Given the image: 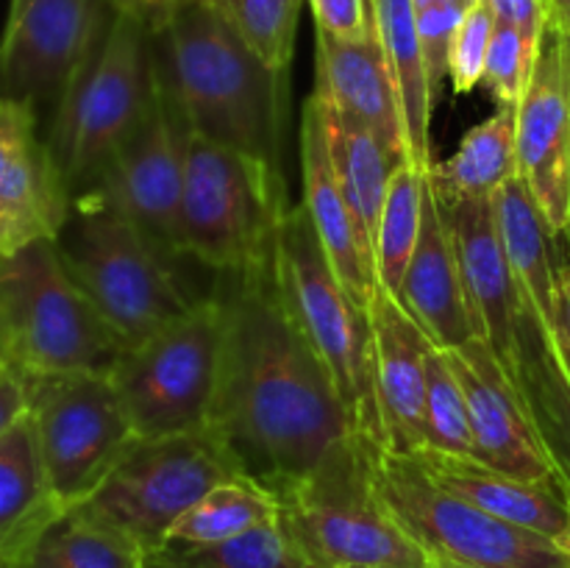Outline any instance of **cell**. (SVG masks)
Returning a JSON list of instances; mask_svg holds the SVG:
<instances>
[{"label": "cell", "mask_w": 570, "mask_h": 568, "mask_svg": "<svg viewBox=\"0 0 570 568\" xmlns=\"http://www.w3.org/2000/svg\"><path fill=\"white\" fill-rule=\"evenodd\" d=\"M273 262V256H271ZM220 276V382L209 427L267 490L321 466L356 434L332 376L295 326L273 265Z\"/></svg>", "instance_id": "6da1fadb"}, {"label": "cell", "mask_w": 570, "mask_h": 568, "mask_svg": "<svg viewBox=\"0 0 570 568\" xmlns=\"http://www.w3.org/2000/svg\"><path fill=\"white\" fill-rule=\"evenodd\" d=\"M154 53L189 131L282 170L284 76L243 42L215 0H176Z\"/></svg>", "instance_id": "7a4b0ae2"}, {"label": "cell", "mask_w": 570, "mask_h": 568, "mask_svg": "<svg viewBox=\"0 0 570 568\" xmlns=\"http://www.w3.org/2000/svg\"><path fill=\"white\" fill-rule=\"evenodd\" d=\"M128 345L61 262L53 239L0 256V356L20 376H111Z\"/></svg>", "instance_id": "3957f363"}, {"label": "cell", "mask_w": 570, "mask_h": 568, "mask_svg": "<svg viewBox=\"0 0 570 568\" xmlns=\"http://www.w3.org/2000/svg\"><path fill=\"white\" fill-rule=\"evenodd\" d=\"M156 84L154 31L106 3L95 37L53 111L48 143L72 198L131 134Z\"/></svg>", "instance_id": "277c9868"}, {"label": "cell", "mask_w": 570, "mask_h": 568, "mask_svg": "<svg viewBox=\"0 0 570 568\" xmlns=\"http://www.w3.org/2000/svg\"><path fill=\"white\" fill-rule=\"evenodd\" d=\"M61 262L122 343H142L195 306L176 259L92 195H76L53 239Z\"/></svg>", "instance_id": "5b68a950"}, {"label": "cell", "mask_w": 570, "mask_h": 568, "mask_svg": "<svg viewBox=\"0 0 570 568\" xmlns=\"http://www.w3.org/2000/svg\"><path fill=\"white\" fill-rule=\"evenodd\" d=\"M373 445L360 432L351 434L321 466L273 490L278 523L301 557L328 568L426 560L379 496Z\"/></svg>", "instance_id": "8992f818"}, {"label": "cell", "mask_w": 570, "mask_h": 568, "mask_svg": "<svg viewBox=\"0 0 570 568\" xmlns=\"http://www.w3.org/2000/svg\"><path fill=\"white\" fill-rule=\"evenodd\" d=\"M282 170L187 134L178 251L220 276L267 265L287 215Z\"/></svg>", "instance_id": "52a82bcc"}, {"label": "cell", "mask_w": 570, "mask_h": 568, "mask_svg": "<svg viewBox=\"0 0 570 568\" xmlns=\"http://www.w3.org/2000/svg\"><path fill=\"white\" fill-rule=\"evenodd\" d=\"M271 265L289 317L332 376L356 432L384 449L373 388L371 315L340 284L304 204L289 206L284 215Z\"/></svg>", "instance_id": "ba28073f"}, {"label": "cell", "mask_w": 570, "mask_h": 568, "mask_svg": "<svg viewBox=\"0 0 570 568\" xmlns=\"http://www.w3.org/2000/svg\"><path fill=\"white\" fill-rule=\"evenodd\" d=\"M220 351L223 306L212 290L193 310L122 354L111 382L139 440L209 427Z\"/></svg>", "instance_id": "9c48e42d"}, {"label": "cell", "mask_w": 570, "mask_h": 568, "mask_svg": "<svg viewBox=\"0 0 570 568\" xmlns=\"http://www.w3.org/2000/svg\"><path fill=\"white\" fill-rule=\"evenodd\" d=\"M373 477L387 512L426 557L462 568H570L566 546L449 493L410 457L373 445Z\"/></svg>", "instance_id": "30bf717a"}, {"label": "cell", "mask_w": 570, "mask_h": 568, "mask_svg": "<svg viewBox=\"0 0 570 568\" xmlns=\"http://www.w3.org/2000/svg\"><path fill=\"white\" fill-rule=\"evenodd\" d=\"M234 477H245L243 466L212 427L137 440L106 482L76 510L128 535L154 555L195 501Z\"/></svg>", "instance_id": "8fae6325"}, {"label": "cell", "mask_w": 570, "mask_h": 568, "mask_svg": "<svg viewBox=\"0 0 570 568\" xmlns=\"http://www.w3.org/2000/svg\"><path fill=\"white\" fill-rule=\"evenodd\" d=\"M26 384L50 490L65 510H76L139 438L111 376H26Z\"/></svg>", "instance_id": "7c38bea8"}, {"label": "cell", "mask_w": 570, "mask_h": 568, "mask_svg": "<svg viewBox=\"0 0 570 568\" xmlns=\"http://www.w3.org/2000/svg\"><path fill=\"white\" fill-rule=\"evenodd\" d=\"M187 123L167 92L156 67V84L148 106L104 170L78 195H92L120 212L165 254L181 259L178 251V209L184 189V148Z\"/></svg>", "instance_id": "4fadbf2b"}, {"label": "cell", "mask_w": 570, "mask_h": 568, "mask_svg": "<svg viewBox=\"0 0 570 568\" xmlns=\"http://www.w3.org/2000/svg\"><path fill=\"white\" fill-rule=\"evenodd\" d=\"M515 150L518 178L549 232L570 237V39L551 22L518 104Z\"/></svg>", "instance_id": "5bb4252c"}, {"label": "cell", "mask_w": 570, "mask_h": 568, "mask_svg": "<svg viewBox=\"0 0 570 568\" xmlns=\"http://www.w3.org/2000/svg\"><path fill=\"white\" fill-rule=\"evenodd\" d=\"M106 0H11L0 39V98L59 106Z\"/></svg>", "instance_id": "9a60e30c"}, {"label": "cell", "mask_w": 570, "mask_h": 568, "mask_svg": "<svg viewBox=\"0 0 570 568\" xmlns=\"http://www.w3.org/2000/svg\"><path fill=\"white\" fill-rule=\"evenodd\" d=\"M70 206L65 173L39 134V111L0 98V256L59 237Z\"/></svg>", "instance_id": "2e32d148"}, {"label": "cell", "mask_w": 570, "mask_h": 568, "mask_svg": "<svg viewBox=\"0 0 570 568\" xmlns=\"http://www.w3.org/2000/svg\"><path fill=\"white\" fill-rule=\"evenodd\" d=\"M454 365L468 399L476 460L518 479H560L546 457L518 388L488 343L468 340L460 349H443ZM562 482V479H560Z\"/></svg>", "instance_id": "e0dca14e"}, {"label": "cell", "mask_w": 570, "mask_h": 568, "mask_svg": "<svg viewBox=\"0 0 570 568\" xmlns=\"http://www.w3.org/2000/svg\"><path fill=\"white\" fill-rule=\"evenodd\" d=\"M373 388L384 449L415 454L426 445L429 354L434 343L395 295L376 287L371 304Z\"/></svg>", "instance_id": "ac0fdd59"}, {"label": "cell", "mask_w": 570, "mask_h": 568, "mask_svg": "<svg viewBox=\"0 0 570 568\" xmlns=\"http://www.w3.org/2000/svg\"><path fill=\"white\" fill-rule=\"evenodd\" d=\"M443 209L449 217L451 237H454L462 284H465L468 304L476 321L479 340L488 343L507 376H512L518 365L523 306L504 245H501L493 198L462 200L451 206L443 204Z\"/></svg>", "instance_id": "d6986e66"}, {"label": "cell", "mask_w": 570, "mask_h": 568, "mask_svg": "<svg viewBox=\"0 0 570 568\" xmlns=\"http://www.w3.org/2000/svg\"><path fill=\"white\" fill-rule=\"evenodd\" d=\"M315 92L382 143L393 167L410 161L399 92L373 33L365 42H343L317 31Z\"/></svg>", "instance_id": "ffe728a7"}, {"label": "cell", "mask_w": 570, "mask_h": 568, "mask_svg": "<svg viewBox=\"0 0 570 568\" xmlns=\"http://www.w3.org/2000/svg\"><path fill=\"white\" fill-rule=\"evenodd\" d=\"M399 301L429 334L434 349H460L468 340L479 337L465 284H462L460 259L443 204L434 195L426 176L423 195V221L417 248L406 267Z\"/></svg>", "instance_id": "44dd1931"}, {"label": "cell", "mask_w": 570, "mask_h": 568, "mask_svg": "<svg viewBox=\"0 0 570 568\" xmlns=\"http://www.w3.org/2000/svg\"><path fill=\"white\" fill-rule=\"evenodd\" d=\"M432 482L504 521L546 535L570 551V490L560 479H518L468 457L421 449L404 454Z\"/></svg>", "instance_id": "7402d4cb"}, {"label": "cell", "mask_w": 570, "mask_h": 568, "mask_svg": "<svg viewBox=\"0 0 570 568\" xmlns=\"http://www.w3.org/2000/svg\"><path fill=\"white\" fill-rule=\"evenodd\" d=\"M301 178H304L301 204L309 215L328 265L334 267L340 284L354 298V304L365 315H371L373 295H376V271H373L354 215H351L337 187V178H334L321 117H317L312 98L306 100L304 115H301Z\"/></svg>", "instance_id": "603a6c76"}, {"label": "cell", "mask_w": 570, "mask_h": 568, "mask_svg": "<svg viewBox=\"0 0 570 568\" xmlns=\"http://www.w3.org/2000/svg\"><path fill=\"white\" fill-rule=\"evenodd\" d=\"M65 512L50 490L33 421L26 412L0 438V562L22 568L39 535Z\"/></svg>", "instance_id": "cb8c5ba5"}, {"label": "cell", "mask_w": 570, "mask_h": 568, "mask_svg": "<svg viewBox=\"0 0 570 568\" xmlns=\"http://www.w3.org/2000/svg\"><path fill=\"white\" fill-rule=\"evenodd\" d=\"M312 104L321 117L323 139H326L337 187L348 204L351 215H354L362 245L373 262V245H376L379 221H382L384 198H387L390 173L395 167L390 156L384 154L382 143L362 123L345 117L343 111H337L317 95H312Z\"/></svg>", "instance_id": "d4e9b609"}, {"label": "cell", "mask_w": 570, "mask_h": 568, "mask_svg": "<svg viewBox=\"0 0 570 568\" xmlns=\"http://www.w3.org/2000/svg\"><path fill=\"white\" fill-rule=\"evenodd\" d=\"M371 11L373 33H376L395 92H399L410 161L432 167L434 95L429 89L426 67H423L415 3L412 0H371Z\"/></svg>", "instance_id": "484cf974"}, {"label": "cell", "mask_w": 570, "mask_h": 568, "mask_svg": "<svg viewBox=\"0 0 570 568\" xmlns=\"http://www.w3.org/2000/svg\"><path fill=\"white\" fill-rule=\"evenodd\" d=\"M515 123L518 106H499L495 115L462 137L454 156L445 161H432L429 184L440 204L490 200L504 184L518 178Z\"/></svg>", "instance_id": "4316f807"}, {"label": "cell", "mask_w": 570, "mask_h": 568, "mask_svg": "<svg viewBox=\"0 0 570 568\" xmlns=\"http://www.w3.org/2000/svg\"><path fill=\"white\" fill-rule=\"evenodd\" d=\"M278 521V501L265 484L234 477L195 501L167 532L165 546H209ZM161 546V549H165Z\"/></svg>", "instance_id": "83f0119b"}, {"label": "cell", "mask_w": 570, "mask_h": 568, "mask_svg": "<svg viewBox=\"0 0 570 568\" xmlns=\"http://www.w3.org/2000/svg\"><path fill=\"white\" fill-rule=\"evenodd\" d=\"M148 551L128 535L67 510L37 538L22 568H142Z\"/></svg>", "instance_id": "f1b7e54d"}, {"label": "cell", "mask_w": 570, "mask_h": 568, "mask_svg": "<svg viewBox=\"0 0 570 568\" xmlns=\"http://www.w3.org/2000/svg\"><path fill=\"white\" fill-rule=\"evenodd\" d=\"M426 176L429 167L415 165V161H404L390 173L387 198H384L376 245H373V267H376V287L395 298L401 295L406 267L421 237Z\"/></svg>", "instance_id": "f546056e"}, {"label": "cell", "mask_w": 570, "mask_h": 568, "mask_svg": "<svg viewBox=\"0 0 570 568\" xmlns=\"http://www.w3.org/2000/svg\"><path fill=\"white\" fill-rule=\"evenodd\" d=\"M161 555L181 568H295L301 551L278 521L209 546H165Z\"/></svg>", "instance_id": "4dcf8cb0"}, {"label": "cell", "mask_w": 570, "mask_h": 568, "mask_svg": "<svg viewBox=\"0 0 570 568\" xmlns=\"http://www.w3.org/2000/svg\"><path fill=\"white\" fill-rule=\"evenodd\" d=\"M423 449L476 460V440H473L465 390L443 349H432L429 354L426 445Z\"/></svg>", "instance_id": "1f68e13d"}, {"label": "cell", "mask_w": 570, "mask_h": 568, "mask_svg": "<svg viewBox=\"0 0 570 568\" xmlns=\"http://www.w3.org/2000/svg\"><path fill=\"white\" fill-rule=\"evenodd\" d=\"M243 42L278 76H287L304 0H215Z\"/></svg>", "instance_id": "d6a6232c"}, {"label": "cell", "mask_w": 570, "mask_h": 568, "mask_svg": "<svg viewBox=\"0 0 570 568\" xmlns=\"http://www.w3.org/2000/svg\"><path fill=\"white\" fill-rule=\"evenodd\" d=\"M538 53L540 42H532V39H527L521 31L510 26L495 28L482 84L499 100V106L521 104L523 92H527L529 81H532Z\"/></svg>", "instance_id": "836d02e7"}, {"label": "cell", "mask_w": 570, "mask_h": 568, "mask_svg": "<svg viewBox=\"0 0 570 568\" xmlns=\"http://www.w3.org/2000/svg\"><path fill=\"white\" fill-rule=\"evenodd\" d=\"M495 28H499V20L488 0H471L454 33V45H451L449 78L456 95L473 92L482 84Z\"/></svg>", "instance_id": "e575fe53"}, {"label": "cell", "mask_w": 570, "mask_h": 568, "mask_svg": "<svg viewBox=\"0 0 570 568\" xmlns=\"http://www.w3.org/2000/svg\"><path fill=\"white\" fill-rule=\"evenodd\" d=\"M471 0H456V3H438L426 6L417 11V33H421V56L423 67H426L429 89L438 98L440 84L449 78L451 65V45H454V33L460 28L462 14H465Z\"/></svg>", "instance_id": "d590c367"}, {"label": "cell", "mask_w": 570, "mask_h": 568, "mask_svg": "<svg viewBox=\"0 0 570 568\" xmlns=\"http://www.w3.org/2000/svg\"><path fill=\"white\" fill-rule=\"evenodd\" d=\"M317 31L343 42H365L373 37L371 0H309Z\"/></svg>", "instance_id": "8d00e7d4"}, {"label": "cell", "mask_w": 570, "mask_h": 568, "mask_svg": "<svg viewBox=\"0 0 570 568\" xmlns=\"http://www.w3.org/2000/svg\"><path fill=\"white\" fill-rule=\"evenodd\" d=\"M499 26H510L521 31L532 42H543L549 28V6L546 0H488Z\"/></svg>", "instance_id": "74e56055"}, {"label": "cell", "mask_w": 570, "mask_h": 568, "mask_svg": "<svg viewBox=\"0 0 570 568\" xmlns=\"http://www.w3.org/2000/svg\"><path fill=\"white\" fill-rule=\"evenodd\" d=\"M28 412V384L26 376L11 371L9 365L0 368V438Z\"/></svg>", "instance_id": "f35d334b"}, {"label": "cell", "mask_w": 570, "mask_h": 568, "mask_svg": "<svg viewBox=\"0 0 570 568\" xmlns=\"http://www.w3.org/2000/svg\"><path fill=\"white\" fill-rule=\"evenodd\" d=\"M173 3H176V0H134V17L142 20L145 26L156 33L161 26H165Z\"/></svg>", "instance_id": "ab89813d"}, {"label": "cell", "mask_w": 570, "mask_h": 568, "mask_svg": "<svg viewBox=\"0 0 570 568\" xmlns=\"http://www.w3.org/2000/svg\"><path fill=\"white\" fill-rule=\"evenodd\" d=\"M549 6V22L560 28L570 39V0H546Z\"/></svg>", "instance_id": "60d3db41"}, {"label": "cell", "mask_w": 570, "mask_h": 568, "mask_svg": "<svg viewBox=\"0 0 570 568\" xmlns=\"http://www.w3.org/2000/svg\"><path fill=\"white\" fill-rule=\"evenodd\" d=\"M560 290H562V317L570 337V265H560Z\"/></svg>", "instance_id": "b9f144b4"}, {"label": "cell", "mask_w": 570, "mask_h": 568, "mask_svg": "<svg viewBox=\"0 0 570 568\" xmlns=\"http://www.w3.org/2000/svg\"><path fill=\"white\" fill-rule=\"evenodd\" d=\"M142 568H181V566H176V562H173L170 557L161 555V551H154V555H148V560H145Z\"/></svg>", "instance_id": "7bdbcfd3"}, {"label": "cell", "mask_w": 570, "mask_h": 568, "mask_svg": "<svg viewBox=\"0 0 570 568\" xmlns=\"http://www.w3.org/2000/svg\"><path fill=\"white\" fill-rule=\"evenodd\" d=\"M376 568H432V560H421V562H393V566H376Z\"/></svg>", "instance_id": "ee69618b"}, {"label": "cell", "mask_w": 570, "mask_h": 568, "mask_svg": "<svg viewBox=\"0 0 570 568\" xmlns=\"http://www.w3.org/2000/svg\"><path fill=\"white\" fill-rule=\"evenodd\" d=\"M415 9H426V6H438V3H456V0H412Z\"/></svg>", "instance_id": "f6af8a7d"}, {"label": "cell", "mask_w": 570, "mask_h": 568, "mask_svg": "<svg viewBox=\"0 0 570 568\" xmlns=\"http://www.w3.org/2000/svg\"><path fill=\"white\" fill-rule=\"evenodd\" d=\"M295 568H328V566H321V562H315V560H306V557H301L298 560V566Z\"/></svg>", "instance_id": "bcb514c9"}, {"label": "cell", "mask_w": 570, "mask_h": 568, "mask_svg": "<svg viewBox=\"0 0 570 568\" xmlns=\"http://www.w3.org/2000/svg\"><path fill=\"white\" fill-rule=\"evenodd\" d=\"M432 560V568H462V566H454V562H445V560H434V557H429Z\"/></svg>", "instance_id": "7dc6e473"}, {"label": "cell", "mask_w": 570, "mask_h": 568, "mask_svg": "<svg viewBox=\"0 0 570 568\" xmlns=\"http://www.w3.org/2000/svg\"><path fill=\"white\" fill-rule=\"evenodd\" d=\"M0 368H6V362H3V356H0Z\"/></svg>", "instance_id": "c3c4849f"}, {"label": "cell", "mask_w": 570, "mask_h": 568, "mask_svg": "<svg viewBox=\"0 0 570 568\" xmlns=\"http://www.w3.org/2000/svg\"><path fill=\"white\" fill-rule=\"evenodd\" d=\"M0 568H14V566H0Z\"/></svg>", "instance_id": "681fc988"}, {"label": "cell", "mask_w": 570, "mask_h": 568, "mask_svg": "<svg viewBox=\"0 0 570 568\" xmlns=\"http://www.w3.org/2000/svg\"><path fill=\"white\" fill-rule=\"evenodd\" d=\"M0 566H3V562H0Z\"/></svg>", "instance_id": "f907efd6"}]
</instances>
